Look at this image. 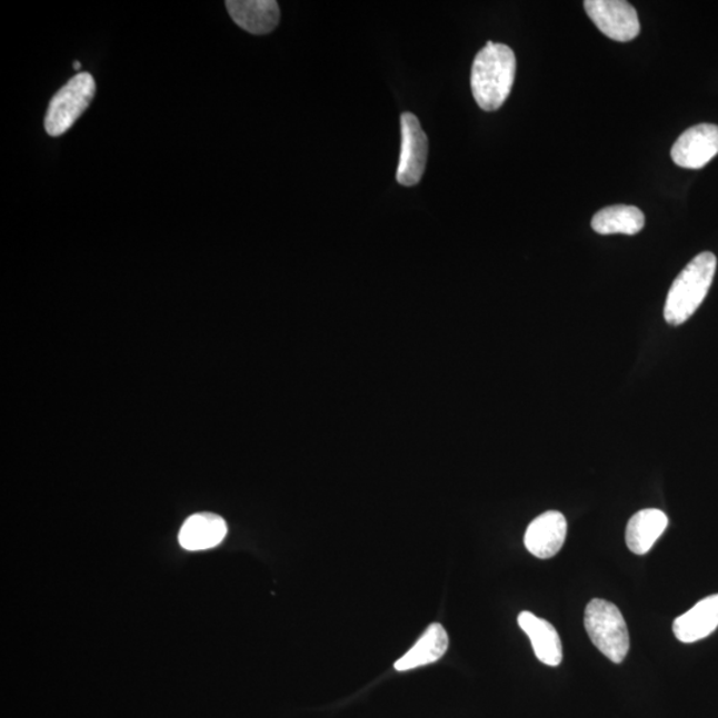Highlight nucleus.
Returning a JSON list of instances; mask_svg holds the SVG:
<instances>
[{
  "instance_id": "nucleus-7",
  "label": "nucleus",
  "mask_w": 718,
  "mask_h": 718,
  "mask_svg": "<svg viewBox=\"0 0 718 718\" xmlns=\"http://www.w3.org/2000/svg\"><path fill=\"white\" fill-rule=\"evenodd\" d=\"M670 154L675 164L681 168L706 167L718 154V126L699 124L689 128L677 139Z\"/></svg>"
},
{
  "instance_id": "nucleus-10",
  "label": "nucleus",
  "mask_w": 718,
  "mask_h": 718,
  "mask_svg": "<svg viewBox=\"0 0 718 718\" xmlns=\"http://www.w3.org/2000/svg\"><path fill=\"white\" fill-rule=\"evenodd\" d=\"M228 526L219 515L200 512L182 525L179 541L188 551H205L217 547L227 537Z\"/></svg>"
},
{
  "instance_id": "nucleus-8",
  "label": "nucleus",
  "mask_w": 718,
  "mask_h": 718,
  "mask_svg": "<svg viewBox=\"0 0 718 718\" xmlns=\"http://www.w3.org/2000/svg\"><path fill=\"white\" fill-rule=\"evenodd\" d=\"M567 537V520L558 511H547L533 519L525 535L528 552L539 559L555 557L564 547Z\"/></svg>"
},
{
  "instance_id": "nucleus-2",
  "label": "nucleus",
  "mask_w": 718,
  "mask_h": 718,
  "mask_svg": "<svg viewBox=\"0 0 718 718\" xmlns=\"http://www.w3.org/2000/svg\"><path fill=\"white\" fill-rule=\"evenodd\" d=\"M717 259L714 253L702 252L677 276L668 291L664 318L679 327L696 313L708 295L715 279Z\"/></svg>"
},
{
  "instance_id": "nucleus-12",
  "label": "nucleus",
  "mask_w": 718,
  "mask_h": 718,
  "mask_svg": "<svg viewBox=\"0 0 718 718\" xmlns=\"http://www.w3.org/2000/svg\"><path fill=\"white\" fill-rule=\"evenodd\" d=\"M518 622L530 638L538 660L546 666L558 667L564 660V647H561L559 634L551 622L528 611L518 616Z\"/></svg>"
},
{
  "instance_id": "nucleus-4",
  "label": "nucleus",
  "mask_w": 718,
  "mask_h": 718,
  "mask_svg": "<svg viewBox=\"0 0 718 718\" xmlns=\"http://www.w3.org/2000/svg\"><path fill=\"white\" fill-rule=\"evenodd\" d=\"M97 92L92 74L80 72L53 94L44 119L50 137H62L84 113Z\"/></svg>"
},
{
  "instance_id": "nucleus-14",
  "label": "nucleus",
  "mask_w": 718,
  "mask_h": 718,
  "mask_svg": "<svg viewBox=\"0 0 718 718\" xmlns=\"http://www.w3.org/2000/svg\"><path fill=\"white\" fill-rule=\"evenodd\" d=\"M668 527V517L657 508H647L635 513L628 521L626 541L636 555H646Z\"/></svg>"
},
{
  "instance_id": "nucleus-16",
  "label": "nucleus",
  "mask_w": 718,
  "mask_h": 718,
  "mask_svg": "<svg viewBox=\"0 0 718 718\" xmlns=\"http://www.w3.org/2000/svg\"><path fill=\"white\" fill-rule=\"evenodd\" d=\"M81 69V63L80 62H74L73 63V70L80 71Z\"/></svg>"
},
{
  "instance_id": "nucleus-6",
  "label": "nucleus",
  "mask_w": 718,
  "mask_h": 718,
  "mask_svg": "<svg viewBox=\"0 0 718 718\" xmlns=\"http://www.w3.org/2000/svg\"><path fill=\"white\" fill-rule=\"evenodd\" d=\"M402 148L397 169V181L403 187H415L421 181L428 162L429 140L416 114L401 117Z\"/></svg>"
},
{
  "instance_id": "nucleus-5",
  "label": "nucleus",
  "mask_w": 718,
  "mask_h": 718,
  "mask_svg": "<svg viewBox=\"0 0 718 718\" xmlns=\"http://www.w3.org/2000/svg\"><path fill=\"white\" fill-rule=\"evenodd\" d=\"M585 9L596 27L616 42H631L640 33L638 12L626 0H586Z\"/></svg>"
},
{
  "instance_id": "nucleus-15",
  "label": "nucleus",
  "mask_w": 718,
  "mask_h": 718,
  "mask_svg": "<svg viewBox=\"0 0 718 718\" xmlns=\"http://www.w3.org/2000/svg\"><path fill=\"white\" fill-rule=\"evenodd\" d=\"M646 226V216L639 208L614 206L594 216L592 228L599 235H638Z\"/></svg>"
},
{
  "instance_id": "nucleus-3",
  "label": "nucleus",
  "mask_w": 718,
  "mask_h": 718,
  "mask_svg": "<svg viewBox=\"0 0 718 718\" xmlns=\"http://www.w3.org/2000/svg\"><path fill=\"white\" fill-rule=\"evenodd\" d=\"M585 626L589 639L607 659L615 664L625 661L629 650V634L618 607L602 599L589 601Z\"/></svg>"
},
{
  "instance_id": "nucleus-9",
  "label": "nucleus",
  "mask_w": 718,
  "mask_h": 718,
  "mask_svg": "<svg viewBox=\"0 0 718 718\" xmlns=\"http://www.w3.org/2000/svg\"><path fill=\"white\" fill-rule=\"evenodd\" d=\"M233 22L253 36H266L280 23V7L276 0H228Z\"/></svg>"
},
{
  "instance_id": "nucleus-13",
  "label": "nucleus",
  "mask_w": 718,
  "mask_h": 718,
  "mask_svg": "<svg viewBox=\"0 0 718 718\" xmlns=\"http://www.w3.org/2000/svg\"><path fill=\"white\" fill-rule=\"evenodd\" d=\"M447 648H449V635L442 626L433 622L426 629L416 646L396 661L395 668L398 672H406V670L429 666L442 659Z\"/></svg>"
},
{
  "instance_id": "nucleus-1",
  "label": "nucleus",
  "mask_w": 718,
  "mask_h": 718,
  "mask_svg": "<svg viewBox=\"0 0 718 718\" xmlns=\"http://www.w3.org/2000/svg\"><path fill=\"white\" fill-rule=\"evenodd\" d=\"M517 58L506 44L489 42L473 59L471 90L473 99L483 111L499 110L510 97Z\"/></svg>"
},
{
  "instance_id": "nucleus-11",
  "label": "nucleus",
  "mask_w": 718,
  "mask_h": 718,
  "mask_svg": "<svg viewBox=\"0 0 718 718\" xmlns=\"http://www.w3.org/2000/svg\"><path fill=\"white\" fill-rule=\"evenodd\" d=\"M718 627V594L708 596L674 622V634L681 642L708 638Z\"/></svg>"
}]
</instances>
